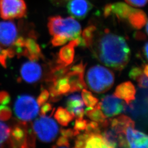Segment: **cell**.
Returning <instances> with one entry per match:
<instances>
[{"instance_id": "cell-39", "label": "cell", "mask_w": 148, "mask_h": 148, "mask_svg": "<svg viewBox=\"0 0 148 148\" xmlns=\"http://www.w3.org/2000/svg\"><path fill=\"white\" fill-rule=\"evenodd\" d=\"M145 30H146V32H147V34L148 35V23H147V26H146V29H145Z\"/></svg>"}, {"instance_id": "cell-14", "label": "cell", "mask_w": 148, "mask_h": 148, "mask_svg": "<svg viewBox=\"0 0 148 148\" xmlns=\"http://www.w3.org/2000/svg\"><path fill=\"white\" fill-rule=\"evenodd\" d=\"M133 9L132 7L122 2L107 4L103 8V16L106 18L114 16L120 21H126Z\"/></svg>"}, {"instance_id": "cell-15", "label": "cell", "mask_w": 148, "mask_h": 148, "mask_svg": "<svg viewBox=\"0 0 148 148\" xmlns=\"http://www.w3.org/2000/svg\"><path fill=\"white\" fill-rule=\"evenodd\" d=\"M67 10L69 14L79 19H83L93 7L88 0H68Z\"/></svg>"}, {"instance_id": "cell-5", "label": "cell", "mask_w": 148, "mask_h": 148, "mask_svg": "<svg viewBox=\"0 0 148 148\" xmlns=\"http://www.w3.org/2000/svg\"><path fill=\"white\" fill-rule=\"evenodd\" d=\"M39 110L37 101L32 95L18 96L14 105L15 115L21 121H32L37 116Z\"/></svg>"}, {"instance_id": "cell-30", "label": "cell", "mask_w": 148, "mask_h": 148, "mask_svg": "<svg viewBox=\"0 0 148 148\" xmlns=\"http://www.w3.org/2000/svg\"><path fill=\"white\" fill-rule=\"evenodd\" d=\"M10 108L5 105H0V121H7L11 118Z\"/></svg>"}, {"instance_id": "cell-37", "label": "cell", "mask_w": 148, "mask_h": 148, "mask_svg": "<svg viewBox=\"0 0 148 148\" xmlns=\"http://www.w3.org/2000/svg\"><path fill=\"white\" fill-rule=\"evenodd\" d=\"M143 53L144 56L148 60V42L146 43L143 48Z\"/></svg>"}, {"instance_id": "cell-12", "label": "cell", "mask_w": 148, "mask_h": 148, "mask_svg": "<svg viewBox=\"0 0 148 148\" xmlns=\"http://www.w3.org/2000/svg\"><path fill=\"white\" fill-rule=\"evenodd\" d=\"M135 124L128 126L124 132L126 148H148V135L134 128Z\"/></svg>"}, {"instance_id": "cell-2", "label": "cell", "mask_w": 148, "mask_h": 148, "mask_svg": "<svg viewBox=\"0 0 148 148\" xmlns=\"http://www.w3.org/2000/svg\"><path fill=\"white\" fill-rule=\"evenodd\" d=\"M47 26L53 37L51 43L55 47L62 46L69 41L79 38L81 33L79 23L73 17L51 16L48 19Z\"/></svg>"}, {"instance_id": "cell-6", "label": "cell", "mask_w": 148, "mask_h": 148, "mask_svg": "<svg viewBox=\"0 0 148 148\" xmlns=\"http://www.w3.org/2000/svg\"><path fill=\"white\" fill-rule=\"evenodd\" d=\"M15 54L25 57L30 60H39L43 58L41 49L34 35L29 37L20 36L12 48Z\"/></svg>"}, {"instance_id": "cell-25", "label": "cell", "mask_w": 148, "mask_h": 148, "mask_svg": "<svg viewBox=\"0 0 148 148\" xmlns=\"http://www.w3.org/2000/svg\"><path fill=\"white\" fill-rule=\"evenodd\" d=\"M81 95L84 103L88 108H93L99 103L98 99L86 88L82 90Z\"/></svg>"}, {"instance_id": "cell-18", "label": "cell", "mask_w": 148, "mask_h": 148, "mask_svg": "<svg viewBox=\"0 0 148 148\" xmlns=\"http://www.w3.org/2000/svg\"><path fill=\"white\" fill-rule=\"evenodd\" d=\"M66 109L74 117L83 118L85 115L84 103L79 95H70L66 101Z\"/></svg>"}, {"instance_id": "cell-26", "label": "cell", "mask_w": 148, "mask_h": 148, "mask_svg": "<svg viewBox=\"0 0 148 148\" xmlns=\"http://www.w3.org/2000/svg\"><path fill=\"white\" fill-rule=\"evenodd\" d=\"M15 53L11 48H3L0 46V64L3 68L7 67V60L15 56Z\"/></svg>"}, {"instance_id": "cell-11", "label": "cell", "mask_w": 148, "mask_h": 148, "mask_svg": "<svg viewBox=\"0 0 148 148\" xmlns=\"http://www.w3.org/2000/svg\"><path fill=\"white\" fill-rule=\"evenodd\" d=\"M100 106L107 118L117 116L125 110V102L114 95H109L102 97Z\"/></svg>"}, {"instance_id": "cell-9", "label": "cell", "mask_w": 148, "mask_h": 148, "mask_svg": "<svg viewBox=\"0 0 148 148\" xmlns=\"http://www.w3.org/2000/svg\"><path fill=\"white\" fill-rule=\"evenodd\" d=\"M86 64L81 63L69 67L65 76L68 78L71 87V93L85 89L87 87L84 79Z\"/></svg>"}, {"instance_id": "cell-24", "label": "cell", "mask_w": 148, "mask_h": 148, "mask_svg": "<svg viewBox=\"0 0 148 148\" xmlns=\"http://www.w3.org/2000/svg\"><path fill=\"white\" fill-rule=\"evenodd\" d=\"M55 119L59 123L63 126H67L72 121L74 117L66 109L59 107L54 114Z\"/></svg>"}, {"instance_id": "cell-32", "label": "cell", "mask_w": 148, "mask_h": 148, "mask_svg": "<svg viewBox=\"0 0 148 148\" xmlns=\"http://www.w3.org/2000/svg\"><path fill=\"white\" fill-rule=\"evenodd\" d=\"M128 4L135 7H142L148 3V0H125Z\"/></svg>"}, {"instance_id": "cell-20", "label": "cell", "mask_w": 148, "mask_h": 148, "mask_svg": "<svg viewBox=\"0 0 148 148\" xmlns=\"http://www.w3.org/2000/svg\"><path fill=\"white\" fill-rule=\"evenodd\" d=\"M84 148H115L109 143L101 133H90Z\"/></svg>"}, {"instance_id": "cell-16", "label": "cell", "mask_w": 148, "mask_h": 148, "mask_svg": "<svg viewBox=\"0 0 148 148\" xmlns=\"http://www.w3.org/2000/svg\"><path fill=\"white\" fill-rule=\"evenodd\" d=\"M79 38L71 41L59 51L56 63L63 66H69L73 63L75 57V48L79 45Z\"/></svg>"}, {"instance_id": "cell-34", "label": "cell", "mask_w": 148, "mask_h": 148, "mask_svg": "<svg viewBox=\"0 0 148 148\" xmlns=\"http://www.w3.org/2000/svg\"><path fill=\"white\" fill-rule=\"evenodd\" d=\"M70 139L66 137L63 135H61L57 141V145L58 147H70Z\"/></svg>"}, {"instance_id": "cell-22", "label": "cell", "mask_w": 148, "mask_h": 148, "mask_svg": "<svg viewBox=\"0 0 148 148\" xmlns=\"http://www.w3.org/2000/svg\"><path fill=\"white\" fill-rule=\"evenodd\" d=\"M97 27L93 25L85 28L82 33L81 37H79V46L84 47L91 48L95 41Z\"/></svg>"}, {"instance_id": "cell-19", "label": "cell", "mask_w": 148, "mask_h": 148, "mask_svg": "<svg viewBox=\"0 0 148 148\" xmlns=\"http://www.w3.org/2000/svg\"><path fill=\"white\" fill-rule=\"evenodd\" d=\"M85 114L91 121L98 123L101 128H106L109 125V119H107L103 111H101L100 103L93 108H87L86 109Z\"/></svg>"}, {"instance_id": "cell-27", "label": "cell", "mask_w": 148, "mask_h": 148, "mask_svg": "<svg viewBox=\"0 0 148 148\" xmlns=\"http://www.w3.org/2000/svg\"><path fill=\"white\" fill-rule=\"evenodd\" d=\"M11 129L5 123L0 121V148L10 136Z\"/></svg>"}, {"instance_id": "cell-33", "label": "cell", "mask_w": 148, "mask_h": 148, "mask_svg": "<svg viewBox=\"0 0 148 148\" xmlns=\"http://www.w3.org/2000/svg\"><path fill=\"white\" fill-rule=\"evenodd\" d=\"M11 101L10 95L5 91L0 92V104L7 106Z\"/></svg>"}, {"instance_id": "cell-4", "label": "cell", "mask_w": 148, "mask_h": 148, "mask_svg": "<svg viewBox=\"0 0 148 148\" xmlns=\"http://www.w3.org/2000/svg\"><path fill=\"white\" fill-rule=\"evenodd\" d=\"M1 148H35V135L26 122H18L11 128L10 136Z\"/></svg>"}, {"instance_id": "cell-13", "label": "cell", "mask_w": 148, "mask_h": 148, "mask_svg": "<svg viewBox=\"0 0 148 148\" xmlns=\"http://www.w3.org/2000/svg\"><path fill=\"white\" fill-rule=\"evenodd\" d=\"M38 60H30L26 62L21 65L20 74L23 80L29 84L37 82L41 79L43 69Z\"/></svg>"}, {"instance_id": "cell-10", "label": "cell", "mask_w": 148, "mask_h": 148, "mask_svg": "<svg viewBox=\"0 0 148 148\" xmlns=\"http://www.w3.org/2000/svg\"><path fill=\"white\" fill-rule=\"evenodd\" d=\"M19 36V30L12 21H0V45L7 48L14 46Z\"/></svg>"}, {"instance_id": "cell-41", "label": "cell", "mask_w": 148, "mask_h": 148, "mask_svg": "<svg viewBox=\"0 0 148 148\" xmlns=\"http://www.w3.org/2000/svg\"><path fill=\"white\" fill-rule=\"evenodd\" d=\"M60 1H68V0H60Z\"/></svg>"}, {"instance_id": "cell-21", "label": "cell", "mask_w": 148, "mask_h": 148, "mask_svg": "<svg viewBox=\"0 0 148 148\" xmlns=\"http://www.w3.org/2000/svg\"><path fill=\"white\" fill-rule=\"evenodd\" d=\"M127 21L132 28L140 30L145 25L147 21V16L142 10L134 8L128 16Z\"/></svg>"}, {"instance_id": "cell-36", "label": "cell", "mask_w": 148, "mask_h": 148, "mask_svg": "<svg viewBox=\"0 0 148 148\" xmlns=\"http://www.w3.org/2000/svg\"><path fill=\"white\" fill-rule=\"evenodd\" d=\"M134 37L138 40H143L146 38L145 35L142 32H136Z\"/></svg>"}, {"instance_id": "cell-31", "label": "cell", "mask_w": 148, "mask_h": 148, "mask_svg": "<svg viewBox=\"0 0 148 148\" xmlns=\"http://www.w3.org/2000/svg\"><path fill=\"white\" fill-rule=\"evenodd\" d=\"M49 97V93L47 90H43L37 98V102L39 106L47 102Z\"/></svg>"}, {"instance_id": "cell-40", "label": "cell", "mask_w": 148, "mask_h": 148, "mask_svg": "<svg viewBox=\"0 0 148 148\" xmlns=\"http://www.w3.org/2000/svg\"><path fill=\"white\" fill-rule=\"evenodd\" d=\"M53 148H69V147H54Z\"/></svg>"}, {"instance_id": "cell-3", "label": "cell", "mask_w": 148, "mask_h": 148, "mask_svg": "<svg viewBox=\"0 0 148 148\" xmlns=\"http://www.w3.org/2000/svg\"><path fill=\"white\" fill-rule=\"evenodd\" d=\"M86 84L92 91L103 93L110 90L115 82V76L110 69L101 65H95L88 70Z\"/></svg>"}, {"instance_id": "cell-8", "label": "cell", "mask_w": 148, "mask_h": 148, "mask_svg": "<svg viewBox=\"0 0 148 148\" xmlns=\"http://www.w3.org/2000/svg\"><path fill=\"white\" fill-rule=\"evenodd\" d=\"M27 12L24 0H0V16L4 20L23 18Z\"/></svg>"}, {"instance_id": "cell-17", "label": "cell", "mask_w": 148, "mask_h": 148, "mask_svg": "<svg viewBox=\"0 0 148 148\" xmlns=\"http://www.w3.org/2000/svg\"><path fill=\"white\" fill-rule=\"evenodd\" d=\"M136 95V88L130 81L125 82L118 85L114 93V95L123 100L127 105L131 104L135 100Z\"/></svg>"}, {"instance_id": "cell-1", "label": "cell", "mask_w": 148, "mask_h": 148, "mask_svg": "<svg viewBox=\"0 0 148 148\" xmlns=\"http://www.w3.org/2000/svg\"><path fill=\"white\" fill-rule=\"evenodd\" d=\"M95 58L106 66L121 71L128 63L131 50L125 38L105 30L91 48Z\"/></svg>"}, {"instance_id": "cell-23", "label": "cell", "mask_w": 148, "mask_h": 148, "mask_svg": "<svg viewBox=\"0 0 148 148\" xmlns=\"http://www.w3.org/2000/svg\"><path fill=\"white\" fill-rule=\"evenodd\" d=\"M129 76L137 82L140 88H148V77L144 74L142 68L138 66L133 67L129 72Z\"/></svg>"}, {"instance_id": "cell-7", "label": "cell", "mask_w": 148, "mask_h": 148, "mask_svg": "<svg viewBox=\"0 0 148 148\" xmlns=\"http://www.w3.org/2000/svg\"><path fill=\"white\" fill-rule=\"evenodd\" d=\"M32 129L38 138L45 143L53 141L59 132V127L56 122L51 117L45 115H41L35 121Z\"/></svg>"}, {"instance_id": "cell-35", "label": "cell", "mask_w": 148, "mask_h": 148, "mask_svg": "<svg viewBox=\"0 0 148 148\" xmlns=\"http://www.w3.org/2000/svg\"><path fill=\"white\" fill-rule=\"evenodd\" d=\"M42 107L40 110L41 115H45L47 113L51 111L52 109V106L49 103H45L42 105Z\"/></svg>"}, {"instance_id": "cell-38", "label": "cell", "mask_w": 148, "mask_h": 148, "mask_svg": "<svg viewBox=\"0 0 148 148\" xmlns=\"http://www.w3.org/2000/svg\"><path fill=\"white\" fill-rule=\"evenodd\" d=\"M143 70L144 74L148 77V64H145L144 65Z\"/></svg>"}, {"instance_id": "cell-29", "label": "cell", "mask_w": 148, "mask_h": 148, "mask_svg": "<svg viewBox=\"0 0 148 148\" xmlns=\"http://www.w3.org/2000/svg\"><path fill=\"white\" fill-rule=\"evenodd\" d=\"M89 135V133L84 132V133H80L77 136L75 140L74 148H84L86 140Z\"/></svg>"}, {"instance_id": "cell-28", "label": "cell", "mask_w": 148, "mask_h": 148, "mask_svg": "<svg viewBox=\"0 0 148 148\" xmlns=\"http://www.w3.org/2000/svg\"><path fill=\"white\" fill-rule=\"evenodd\" d=\"M88 121L84 119L83 118H77L74 124V132L76 135L77 136L81 133L82 131H85L87 126Z\"/></svg>"}]
</instances>
